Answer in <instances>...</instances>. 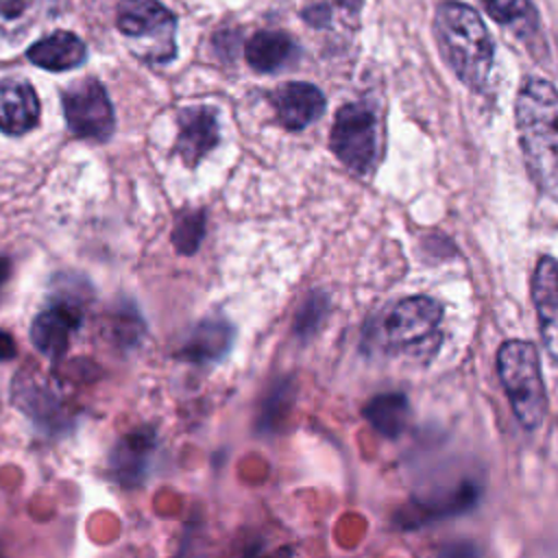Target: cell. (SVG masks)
Instances as JSON below:
<instances>
[{"label": "cell", "mask_w": 558, "mask_h": 558, "mask_svg": "<svg viewBox=\"0 0 558 558\" xmlns=\"http://www.w3.org/2000/svg\"><path fill=\"white\" fill-rule=\"evenodd\" d=\"M364 416L368 418V423L384 436H399L408 423L410 416V405L405 395L401 392H386V395H377L373 397L366 408H364Z\"/></svg>", "instance_id": "cell-17"}, {"label": "cell", "mask_w": 558, "mask_h": 558, "mask_svg": "<svg viewBox=\"0 0 558 558\" xmlns=\"http://www.w3.org/2000/svg\"><path fill=\"white\" fill-rule=\"evenodd\" d=\"M272 102L281 124L290 131L305 129L325 111V96L312 83H283L272 92Z\"/></svg>", "instance_id": "cell-10"}, {"label": "cell", "mask_w": 558, "mask_h": 558, "mask_svg": "<svg viewBox=\"0 0 558 558\" xmlns=\"http://www.w3.org/2000/svg\"><path fill=\"white\" fill-rule=\"evenodd\" d=\"M39 120V98L31 83L7 78L0 81V131L24 135Z\"/></svg>", "instance_id": "cell-12"}, {"label": "cell", "mask_w": 558, "mask_h": 558, "mask_svg": "<svg viewBox=\"0 0 558 558\" xmlns=\"http://www.w3.org/2000/svg\"><path fill=\"white\" fill-rule=\"evenodd\" d=\"M336 157L355 172H368L377 155V120L366 105L349 102L333 120L329 135Z\"/></svg>", "instance_id": "cell-6"}, {"label": "cell", "mask_w": 558, "mask_h": 558, "mask_svg": "<svg viewBox=\"0 0 558 558\" xmlns=\"http://www.w3.org/2000/svg\"><path fill=\"white\" fill-rule=\"evenodd\" d=\"M532 301L549 357L558 364V259L541 257L532 275Z\"/></svg>", "instance_id": "cell-8"}, {"label": "cell", "mask_w": 558, "mask_h": 558, "mask_svg": "<svg viewBox=\"0 0 558 558\" xmlns=\"http://www.w3.org/2000/svg\"><path fill=\"white\" fill-rule=\"evenodd\" d=\"M155 436L150 429H135L124 434L109 456V471L122 486H135L144 480Z\"/></svg>", "instance_id": "cell-13"}, {"label": "cell", "mask_w": 558, "mask_h": 558, "mask_svg": "<svg viewBox=\"0 0 558 558\" xmlns=\"http://www.w3.org/2000/svg\"><path fill=\"white\" fill-rule=\"evenodd\" d=\"M336 4H340V7L347 9L349 13H355V11H360L362 0H336Z\"/></svg>", "instance_id": "cell-25"}, {"label": "cell", "mask_w": 558, "mask_h": 558, "mask_svg": "<svg viewBox=\"0 0 558 558\" xmlns=\"http://www.w3.org/2000/svg\"><path fill=\"white\" fill-rule=\"evenodd\" d=\"M63 113L76 137L105 142L113 133V107L100 81L85 76L63 92Z\"/></svg>", "instance_id": "cell-7"}, {"label": "cell", "mask_w": 558, "mask_h": 558, "mask_svg": "<svg viewBox=\"0 0 558 558\" xmlns=\"http://www.w3.org/2000/svg\"><path fill=\"white\" fill-rule=\"evenodd\" d=\"M118 28L135 54L150 63H166L177 54V17L159 0H122Z\"/></svg>", "instance_id": "cell-4"}, {"label": "cell", "mask_w": 558, "mask_h": 558, "mask_svg": "<svg viewBox=\"0 0 558 558\" xmlns=\"http://www.w3.org/2000/svg\"><path fill=\"white\" fill-rule=\"evenodd\" d=\"M301 15H303V20H305L307 24H312V26H316V28L327 26V24H329V17H331L327 4H312V7L303 9Z\"/></svg>", "instance_id": "cell-22"}, {"label": "cell", "mask_w": 558, "mask_h": 558, "mask_svg": "<svg viewBox=\"0 0 558 558\" xmlns=\"http://www.w3.org/2000/svg\"><path fill=\"white\" fill-rule=\"evenodd\" d=\"M497 373L514 416L536 429L547 412V395L536 347L527 340H508L497 351Z\"/></svg>", "instance_id": "cell-3"}, {"label": "cell", "mask_w": 558, "mask_h": 558, "mask_svg": "<svg viewBox=\"0 0 558 558\" xmlns=\"http://www.w3.org/2000/svg\"><path fill=\"white\" fill-rule=\"evenodd\" d=\"M13 403L20 405L22 412L28 414L33 423H37L39 427L54 429L57 425L65 423V408L37 379H26V377L15 379Z\"/></svg>", "instance_id": "cell-15"}, {"label": "cell", "mask_w": 558, "mask_h": 558, "mask_svg": "<svg viewBox=\"0 0 558 558\" xmlns=\"http://www.w3.org/2000/svg\"><path fill=\"white\" fill-rule=\"evenodd\" d=\"M37 0H0V35L22 37L35 20Z\"/></svg>", "instance_id": "cell-20"}, {"label": "cell", "mask_w": 558, "mask_h": 558, "mask_svg": "<svg viewBox=\"0 0 558 558\" xmlns=\"http://www.w3.org/2000/svg\"><path fill=\"white\" fill-rule=\"evenodd\" d=\"M514 120L530 177L558 203V89L545 78H527L517 96Z\"/></svg>", "instance_id": "cell-1"}, {"label": "cell", "mask_w": 558, "mask_h": 558, "mask_svg": "<svg viewBox=\"0 0 558 558\" xmlns=\"http://www.w3.org/2000/svg\"><path fill=\"white\" fill-rule=\"evenodd\" d=\"M296 52V44L279 31H259L246 41L244 48L248 65L257 72H277L279 68L292 63Z\"/></svg>", "instance_id": "cell-16"}, {"label": "cell", "mask_w": 558, "mask_h": 558, "mask_svg": "<svg viewBox=\"0 0 558 558\" xmlns=\"http://www.w3.org/2000/svg\"><path fill=\"white\" fill-rule=\"evenodd\" d=\"M17 355V344L13 340V336L4 329H0V362H9Z\"/></svg>", "instance_id": "cell-23"}, {"label": "cell", "mask_w": 558, "mask_h": 558, "mask_svg": "<svg viewBox=\"0 0 558 558\" xmlns=\"http://www.w3.org/2000/svg\"><path fill=\"white\" fill-rule=\"evenodd\" d=\"M482 4L495 22L512 26L519 33L532 31L536 26L532 0H482Z\"/></svg>", "instance_id": "cell-19"}, {"label": "cell", "mask_w": 558, "mask_h": 558, "mask_svg": "<svg viewBox=\"0 0 558 558\" xmlns=\"http://www.w3.org/2000/svg\"><path fill=\"white\" fill-rule=\"evenodd\" d=\"M87 57V48L81 37L70 31H54L41 37L28 48V59L50 72H65L81 65Z\"/></svg>", "instance_id": "cell-14"}, {"label": "cell", "mask_w": 558, "mask_h": 558, "mask_svg": "<svg viewBox=\"0 0 558 558\" xmlns=\"http://www.w3.org/2000/svg\"><path fill=\"white\" fill-rule=\"evenodd\" d=\"M442 59L471 89H482L495 57V44L477 11L462 2H442L434 17Z\"/></svg>", "instance_id": "cell-2"}, {"label": "cell", "mask_w": 558, "mask_h": 558, "mask_svg": "<svg viewBox=\"0 0 558 558\" xmlns=\"http://www.w3.org/2000/svg\"><path fill=\"white\" fill-rule=\"evenodd\" d=\"M229 342H231V329L225 323L205 320L192 331L185 347L181 349V355L194 362L216 360L229 349Z\"/></svg>", "instance_id": "cell-18"}, {"label": "cell", "mask_w": 558, "mask_h": 558, "mask_svg": "<svg viewBox=\"0 0 558 558\" xmlns=\"http://www.w3.org/2000/svg\"><path fill=\"white\" fill-rule=\"evenodd\" d=\"M205 235V214L203 211H187L179 216L172 229V244L179 253L192 255Z\"/></svg>", "instance_id": "cell-21"}, {"label": "cell", "mask_w": 558, "mask_h": 558, "mask_svg": "<svg viewBox=\"0 0 558 558\" xmlns=\"http://www.w3.org/2000/svg\"><path fill=\"white\" fill-rule=\"evenodd\" d=\"M442 307L429 296H408L395 303L384 320V344L392 351H427V344L438 342Z\"/></svg>", "instance_id": "cell-5"}, {"label": "cell", "mask_w": 558, "mask_h": 558, "mask_svg": "<svg viewBox=\"0 0 558 558\" xmlns=\"http://www.w3.org/2000/svg\"><path fill=\"white\" fill-rule=\"evenodd\" d=\"M218 120L209 107H187L179 113L177 153L187 166H196L218 144Z\"/></svg>", "instance_id": "cell-11"}, {"label": "cell", "mask_w": 558, "mask_h": 558, "mask_svg": "<svg viewBox=\"0 0 558 558\" xmlns=\"http://www.w3.org/2000/svg\"><path fill=\"white\" fill-rule=\"evenodd\" d=\"M11 277V259L9 257H0V288L4 286V281Z\"/></svg>", "instance_id": "cell-24"}, {"label": "cell", "mask_w": 558, "mask_h": 558, "mask_svg": "<svg viewBox=\"0 0 558 558\" xmlns=\"http://www.w3.org/2000/svg\"><path fill=\"white\" fill-rule=\"evenodd\" d=\"M81 310L63 299L41 310L31 325V342L50 360H61L70 344V331L78 325Z\"/></svg>", "instance_id": "cell-9"}]
</instances>
